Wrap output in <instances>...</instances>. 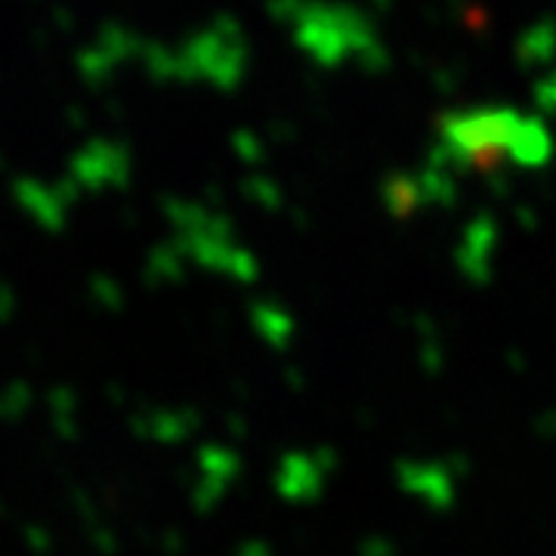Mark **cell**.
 Returning a JSON list of instances; mask_svg holds the SVG:
<instances>
[]
</instances>
